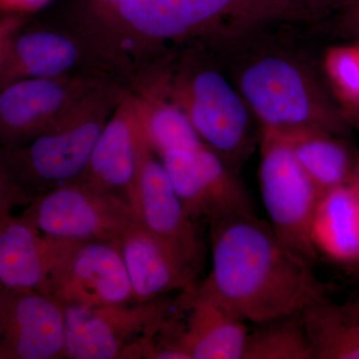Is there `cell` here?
I'll list each match as a JSON object with an SVG mask.
<instances>
[{
	"label": "cell",
	"instance_id": "6da1fadb",
	"mask_svg": "<svg viewBox=\"0 0 359 359\" xmlns=\"http://www.w3.org/2000/svg\"><path fill=\"white\" fill-rule=\"evenodd\" d=\"M212 266L196 290L245 323L299 313L327 294L313 264L295 254L252 212L210 224Z\"/></svg>",
	"mask_w": 359,
	"mask_h": 359
},
{
	"label": "cell",
	"instance_id": "7a4b0ae2",
	"mask_svg": "<svg viewBox=\"0 0 359 359\" xmlns=\"http://www.w3.org/2000/svg\"><path fill=\"white\" fill-rule=\"evenodd\" d=\"M125 93L120 85L102 78L29 143L0 149L29 204L81 178L99 136Z\"/></svg>",
	"mask_w": 359,
	"mask_h": 359
},
{
	"label": "cell",
	"instance_id": "3957f363",
	"mask_svg": "<svg viewBox=\"0 0 359 359\" xmlns=\"http://www.w3.org/2000/svg\"><path fill=\"white\" fill-rule=\"evenodd\" d=\"M238 91L264 130L290 135L334 129L311 78L292 59L273 54L252 61L241 72Z\"/></svg>",
	"mask_w": 359,
	"mask_h": 359
},
{
	"label": "cell",
	"instance_id": "277c9868",
	"mask_svg": "<svg viewBox=\"0 0 359 359\" xmlns=\"http://www.w3.org/2000/svg\"><path fill=\"white\" fill-rule=\"evenodd\" d=\"M259 190L273 230L295 254L313 264L311 224L321 192L299 164L283 135L264 130Z\"/></svg>",
	"mask_w": 359,
	"mask_h": 359
},
{
	"label": "cell",
	"instance_id": "5b68a950",
	"mask_svg": "<svg viewBox=\"0 0 359 359\" xmlns=\"http://www.w3.org/2000/svg\"><path fill=\"white\" fill-rule=\"evenodd\" d=\"M173 302L165 299L114 306H62L68 359H129L162 325Z\"/></svg>",
	"mask_w": 359,
	"mask_h": 359
},
{
	"label": "cell",
	"instance_id": "8992f818",
	"mask_svg": "<svg viewBox=\"0 0 359 359\" xmlns=\"http://www.w3.org/2000/svg\"><path fill=\"white\" fill-rule=\"evenodd\" d=\"M188 116L201 140L229 165L249 149L250 108L223 74L201 68L180 78L174 100Z\"/></svg>",
	"mask_w": 359,
	"mask_h": 359
},
{
	"label": "cell",
	"instance_id": "52a82bcc",
	"mask_svg": "<svg viewBox=\"0 0 359 359\" xmlns=\"http://www.w3.org/2000/svg\"><path fill=\"white\" fill-rule=\"evenodd\" d=\"M20 215L45 236L76 242L119 243L136 222L128 205L80 181L33 201Z\"/></svg>",
	"mask_w": 359,
	"mask_h": 359
},
{
	"label": "cell",
	"instance_id": "ba28073f",
	"mask_svg": "<svg viewBox=\"0 0 359 359\" xmlns=\"http://www.w3.org/2000/svg\"><path fill=\"white\" fill-rule=\"evenodd\" d=\"M134 214L136 221L196 278L203 263V245L196 223L186 211L162 161L153 152L145 136Z\"/></svg>",
	"mask_w": 359,
	"mask_h": 359
},
{
	"label": "cell",
	"instance_id": "9c48e42d",
	"mask_svg": "<svg viewBox=\"0 0 359 359\" xmlns=\"http://www.w3.org/2000/svg\"><path fill=\"white\" fill-rule=\"evenodd\" d=\"M186 211L196 224H210L236 215L252 212L247 191L228 163L208 148L172 151L161 156Z\"/></svg>",
	"mask_w": 359,
	"mask_h": 359
},
{
	"label": "cell",
	"instance_id": "30bf717a",
	"mask_svg": "<svg viewBox=\"0 0 359 359\" xmlns=\"http://www.w3.org/2000/svg\"><path fill=\"white\" fill-rule=\"evenodd\" d=\"M102 78L77 74L20 80L7 85L0 90V149L29 143Z\"/></svg>",
	"mask_w": 359,
	"mask_h": 359
},
{
	"label": "cell",
	"instance_id": "8fae6325",
	"mask_svg": "<svg viewBox=\"0 0 359 359\" xmlns=\"http://www.w3.org/2000/svg\"><path fill=\"white\" fill-rule=\"evenodd\" d=\"M143 142L136 98L126 91L106 123L78 181L122 201L134 212Z\"/></svg>",
	"mask_w": 359,
	"mask_h": 359
},
{
	"label": "cell",
	"instance_id": "7c38bea8",
	"mask_svg": "<svg viewBox=\"0 0 359 359\" xmlns=\"http://www.w3.org/2000/svg\"><path fill=\"white\" fill-rule=\"evenodd\" d=\"M0 344L8 359L65 358L62 304L34 290L0 287Z\"/></svg>",
	"mask_w": 359,
	"mask_h": 359
},
{
	"label": "cell",
	"instance_id": "4fadbf2b",
	"mask_svg": "<svg viewBox=\"0 0 359 359\" xmlns=\"http://www.w3.org/2000/svg\"><path fill=\"white\" fill-rule=\"evenodd\" d=\"M76 243L45 236L11 214L0 224V287L51 297Z\"/></svg>",
	"mask_w": 359,
	"mask_h": 359
},
{
	"label": "cell",
	"instance_id": "5bb4252c",
	"mask_svg": "<svg viewBox=\"0 0 359 359\" xmlns=\"http://www.w3.org/2000/svg\"><path fill=\"white\" fill-rule=\"evenodd\" d=\"M51 297L62 306L135 302L119 243L77 242Z\"/></svg>",
	"mask_w": 359,
	"mask_h": 359
},
{
	"label": "cell",
	"instance_id": "9a60e30c",
	"mask_svg": "<svg viewBox=\"0 0 359 359\" xmlns=\"http://www.w3.org/2000/svg\"><path fill=\"white\" fill-rule=\"evenodd\" d=\"M173 313L179 344L188 359H243L248 323L200 294L196 285L180 292Z\"/></svg>",
	"mask_w": 359,
	"mask_h": 359
},
{
	"label": "cell",
	"instance_id": "2e32d148",
	"mask_svg": "<svg viewBox=\"0 0 359 359\" xmlns=\"http://www.w3.org/2000/svg\"><path fill=\"white\" fill-rule=\"evenodd\" d=\"M88 57L87 42L76 34L55 28L23 27L0 65V90L20 80L87 74L82 70Z\"/></svg>",
	"mask_w": 359,
	"mask_h": 359
},
{
	"label": "cell",
	"instance_id": "e0dca14e",
	"mask_svg": "<svg viewBox=\"0 0 359 359\" xmlns=\"http://www.w3.org/2000/svg\"><path fill=\"white\" fill-rule=\"evenodd\" d=\"M233 0H123L111 26L143 39L166 40L193 34Z\"/></svg>",
	"mask_w": 359,
	"mask_h": 359
},
{
	"label": "cell",
	"instance_id": "ac0fdd59",
	"mask_svg": "<svg viewBox=\"0 0 359 359\" xmlns=\"http://www.w3.org/2000/svg\"><path fill=\"white\" fill-rule=\"evenodd\" d=\"M135 302L164 299L196 285V278L138 222L119 242Z\"/></svg>",
	"mask_w": 359,
	"mask_h": 359
},
{
	"label": "cell",
	"instance_id": "d6986e66",
	"mask_svg": "<svg viewBox=\"0 0 359 359\" xmlns=\"http://www.w3.org/2000/svg\"><path fill=\"white\" fill-rule=\"evenodd\" d=\"M318 257L356 269L359 266V194L342 185L321 194L311 224Z\"/></svg>",
	"mask_w": 359,
	"mask_h": 359
},
{
	"label": "cell",
	"instance_id": "ffe728a7",
	"mask_svg": "<svg viewBox=\"0 0 359 359\" xmlns=\"http://www.w3.org/2000/svg\"><path fill=\"white\" fill-rule=\"evenodd\" d=\"M313 359H359V306L337 304L327 294L301 311Z\"/></svg>",
	"mask_w": 359,
	"mask_h": 359
},
{
	"label": "cell",
	"instance_id": "44dd1931",
	"mask_svg": "<svg viewBox=\"0 0 359 359\" xmlns=\"http://www.w3.org/2000/svg\"><path fill=\"white\" fill-rule=\"evenodd\" d=\"M283 136L321 194L348 183L354 164L353 156L332 134L306 131Z\"/></svg>",
	"mask_w": 359,
	"mask_h": 359
},
{
	"label": "cell",
	"instance_id": "7402d4cb",
	"mask_svg": "<svg viewBox=\"0 0 359 359\" xmlns=\"http://www.w3.org/2000/svg\"><path fill=\"white\" fill-rule=\"evenodd\" d=\"M137 110L146 141L158 157L172 151L204 147L186 113L176 103L152 95H136Z\"/></svg>",
	"mask_w": 359,
	"mask_h": 359
},
{
	"label": "cell",
	"instance_id": "603a6c76",
	"mask_svg": "<svg viewBox=\"0 0 359 359\" xmlns=\"http://www.w3.org/2000/svg\"><path fill=\"white\" fill-rule=\"evenodd\" d=\"M243 359H313L301 311L250 330Z\"/></svg>",
	"mask_w": 359,
	"mask_h": 359
},
{
	"label": "cell",
	"instance_id": "cb8c5ba5",
	"mask_svg": "<svg viewBox=\"0 0 359 359\" xmlns=\"http://www.w3.org/2000/svg\"><path fill=\"white\" fill-rule=\"evenodd\" d=\"M325 67L340 100L359 110V45L332 47L325 55Z\"/></svg>",
	"mask_w": 359,
	"mask_h": 359
},
{
	"label": "cell",
	"instance_id": "d4e9b609",
	"mask_svg": "<svg viewBox=\"0 0 359 359\" xmlns=\"http://www.w3.org/2000/svg\"><path fill=\"white\" fill-rule=\"evenodd\" d=\"M28 204V200L14 181L0 152V224L13 214L16 207Z\"/></svg>",
	"mask_w": 359,
	"mask_h": 359
},
{
	"label": "cell",
	"instance_id": "484cf974",
	"mask_svg": "<svg viewBox=\"0 0 359 359\" xmlns=\"http://www.w3.org/2000/svg\"><path fill=\"white\" fill-rule=\"evenodd\" d=\"M26 23V16L0 15V65L6 57L14 36L25 27Z\"/></svg>",
	"mask_w": 359,
	"mask_h": 359
},
{
	"label": "cell",
	"instance_id": "4316f807",
	"mask_svg": "<svg viewBox=\"0 0 359 359\" xmlns=\"http://www.w3.org/2000/svg\"><path fill=\"white\" fill-rule=\"evenodd\" d=\"M53 0H0V15L27 16L45 8Z\"/></svg>",
	"mask_w": 359,
	"mask_h": 359
},
{
	"label": "cell",
	"instance_id": "83f0119b",
	"mask_svg": "<svg viewBox=\"0 0 359 359\" xmlns=\"http://www.w3.org/2000/svg\"><path fill=\"white\" fill-rule=\"evenodd\" d=\"M122 1L123 0H88V4L92 14L101 23L109 25Z\"/></svg>",
	"mask_w": 359,
	"mask_h": 359
},
{
	"label": "cell",
	"instance_id": "f1b7e54d",
	"mask_svg": "<svg viewBox=\"0 0 359 359\" xmlns=\"http://www.w3.org/2000/svg\"><path fill=\"white\" fill-rule=\"evenodd\" d=\"M347 184L353 187L354 190L359 194V157L354 160L353 171H351V178Z\"/></svg>",
	"mask_w": 359,
	"mask_h": 359
},
{
	"label": "cell",
	"instance_id": "f546056e",
	"mask_svg": "<svg viewBox=\"0 0 359 359\" xmlns=\"http://www.w3.org/2000/svg\"><path fill=\"white\" fill-rule=\"evenodd\" d=\"M0 359H8L7 358L6 351H4V347H2L1 344H0Z\"/></svg>",
	"mask_w": 359,
	"mask_h": 359
},
{
	"label": "cell",
	"instance_id": "4dcf8cb0",
	"mask_svg": "<svg viewBox=\"0 0 359 359\" xmlns=\"http://www.w3.org/2000/svg\"><path fill=\"white\" fill-rule=\"evenodd\" d=\"M356 271H359V266H358V269H356Z\"/></svg>",
	"mask_w": 359,
	"mask_h": 359
},
{
	"label": "cell",
	"instance_id": "1f68e13d",
	"mask_svg": "<svg viewBox=\"0 0 359 359\" xmlns=\"http://www.w3.org/2000/svg\"><path fill=\"white\" fill-rule=\"evenodd\" d=\"M358 306H359V299H358Z\"/></svg>",
	"mask_w": 359,
	"mask_h": 359
}]
</instances>
